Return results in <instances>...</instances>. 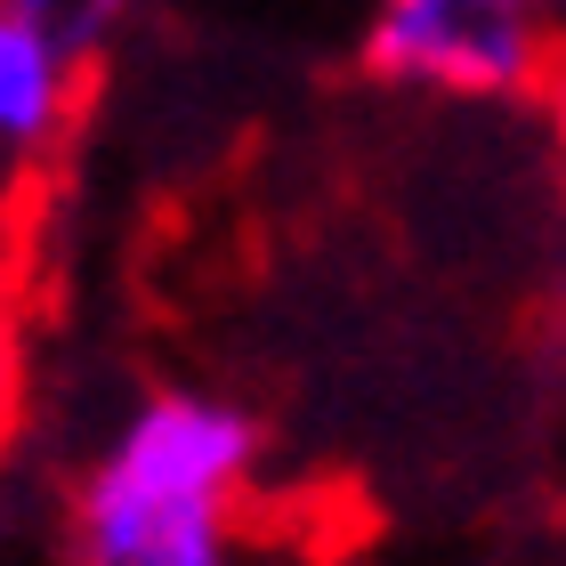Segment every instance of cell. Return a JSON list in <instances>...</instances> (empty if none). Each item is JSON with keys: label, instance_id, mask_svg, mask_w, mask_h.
I'll use <instances>...</instances> for the list:
<instances>
[{"label": "cell", "instance_id": "cell-6", "mask_svg": "<svg viewBox=\"0 0 566 566\" xmlns=\"http://www.w3.org/2000/svg\"><path fill=\"white\" fill-rule=\"evenodd\" d=\"M534 114H543V130H551V146L566 154V41H558V57H551V73H543V90H534Z\"/></svg>", "mask_w": 566, "mask_h": 566}, {"label": "cell", "instance_id": "cell-7", "mask_svg": "<svg viewBox=\"0 0 566 566\" xmlns=\"http://www.w3.org/2000/svg\"><path fill=\"white\" fill-rule=\"evenodd\" d=\"M543 17H551V33L566 41V0H543Z\"/></svg>", "mask_w": 566, "mask_h": 566}, {"label": "cell", "instance_id": "cell-4", "mask_svg": "<svg viewBox=\"0 0 566 566\" xmlns=\"http://www.w3.org/2000/svg\"><path fill=\"white\" fill-rule=\"evenodd\" d=\"M9 9H24L33 24H49L73 57H106V49L130 33V17H138V0H9Z\"/></svg>", "mask_w": 566, "mask_h": 566}, {"label": "cell", "instance_id": "cell-2", "mask_svg": "<svg viewBox=\"0 0 566 566\" xmlns=\"http://www.w3.org/2000/svg\"><path fill=\"white\" fill-rule=\"evenodd\" d=\"M558 33L543 0H373L356 65L397 97L446 106H534Z\"/></svg>", "mask_w": 566, "mask_h": 566}, {"label": "cell", "instance_id": "cell-1", "mask_svg": "<svg viewBox=\"0 0 566 566\" xmlns=\"http://www.w3.org/2000/svg\"><path fill=\"white\" fill-rule=\"evenodd\" d=\"M260 421L219 389H146L65 502L73 566H235Z\"/></svg>", "mask_w": 566, "mask_h": 566}, {"label": "cell", "instance_id": "cell-3", "mask_svg": "<svg viewBox=\"0 0 566 566\" xmlns=\"http://www.w3.org/2000/svg\"><path fill=\"white\" fill-rule=\"evenodd\" d=\"M90 97V57L33 24L24 9L0 0V187H24L33 170H49L82 122Z\"/></svg>", "mask_w": 566, "mask_h": 566}, {"label": "cell", "instance_id": "cell-5", "mask_svg": "<svg viewBox=\"0 0 566 566\" xmlns=\"http://www.w3.org/2000/svg\"><path fill=\"white\" fill-rule=\"evenodd\" d=\"M17 413H24V324H17V307L0 300V446H9Z\"/></svg>", "mask_w": 566, "mask_h": 566}]
</instances>
